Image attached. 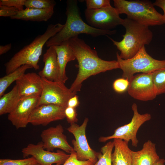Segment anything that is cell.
I'll list each match as a JSON object with an SVG mask.
<instances>
[{
    "label": "cell",
    "instance_id": "cell-1",
    "mask_svg": "<svg viewBox=\"0 0 165 165\" xmlns=\"http://www.w3.org/2000/svg\"><path fill=\"white\" fill-rule=\"evenodd\" d=\"M68 42L74 50L78 63V73L69 88L72 92L76 94L80 91L83 82L90 76L119 68L117 60L107 61L101 59L96 50L92 49L78 36Z\"/></svg>",
    "mask_w": 165,
    "mask_h": 165
},
{
    "label": "cell",
    "instance_id": "cell-2",
    "mask_svg": "<svg viewBox=\"0 0 165 165\" xmlns=\"http://www.w3.org/2000/svg\"><path fill=\"white\" fill-rule=\"evenodd\" d=\"M66 14L67 19L61 30L51 38L45 45L50 47L60 45L78 36L79 34H85L94 37L112 35L115 30H103L93 28L85 23L82 19L76 0L67 1Z\"/></svg>",
    "mask_w": 165,
    "mask_h": 165
},
{
    "label": "cell",
    "instance_id": "cell-3",
    "mask_svg": "<svg viewBox=\"0 0 165 165\" xmlns=\"http://www.w3.org/2000/svg\"><path fill=\"white\" fill-rule=\"evenodd\" d=\"M64 25L58 23L49 25L45 32L37 36L29 44L16 53L4 64L6 75L8 74L21 66L28 64L37 70L39 68L38 63L42 49L46 42L60 31Z\"/></svg>",
    "mask_w": 165,
    "mask_h": 165
},
{
    "label": "cell",
    "instance_id": "cell-4",
    "mask_svg": "<svg viewBox=\"0 0 165 165\" xmlns=\"http://www.w3.org/2000/svg\"><path fill=\"white\" fill-rule=\"evenodd\" d=\"M126 29L123 39L118 42L108 37L120 51V57L124 60L131 58L152 40L153 34L149 27L128 18L123 19L122 25Z\"/></svg>",
    "mask_w": 165,
    "mask_h": 165
},
{
    "label": "cell",
    "instance_id": "cell-5",
    "mask_svg": "<svg viewBox=\"0 0 165 165\" xmlns=\"http://www.w3.org/2000/svg\"><path fill=\"white\" fill-rule=\"evenodd\" d=\"M114 6L120 14H126L128 18L148 26L165 24L163 15L155 9L148 0H114Z\"/></svg>",
    "mask_w": 165,
    "mask_h": 165
},
{
    "label": "cell",
    "instance_id": "cell-6",
    "mask_svg": "<svg viewBox=\"0 0 165 165\" xmlns=\"http://www.w3.org/2000/svg\"><path fill=\"white\" fill-rule=\"evenodd\" d=\"M117 61L119 68L123 71V78L129 81L136 73H150L165 67V60L156 59L143 47L133 57L126 60L121 58L116 53Z\"/></svg>",
    "mask_w": 165,
    "mask_h": 165
},
{
    "label": "cell",
    "instance_id": "cell-7",
    "mask_svg": "<svg viewBox=\"0 0 165 165\" xmlns=\"http://www.w3.org/2000/svg\"><path fill=\"white\" fill-rule=\"evenodd\" d=\"M132 109L133 116L129 123L118 127L111 136L100 137L99 141L105 142L110 139L118 138L127 142L131 141L132 146L137 147L138 143L136 136L138 131L144 123L151 119V116L148 113L142 114L139 113L137 105L135 103L132 104Z\"/></svg>",
    "mask_w": 165,
    "mask_h": 165
},
{
    "label": "cell",
    "instance_id": "cell-8",
    "mask_svg": "<svg viewBox=\"0 0 165 165\" xmlns=\"http://www.w3.org/2000/svg\"><path fill=\"white\" fill-rule=\"evenodd\" d=\"M42 90L38 106L44 104H53L67 107L69 99L76 95L61 82L52 81L42 78Z\"/></svg>",
    "mask_w": 165,
    "mask_h": 165
},
{
    "label": "cell",
    "instance_id": "cell-9",
    "mask_svg": "<svg viewBox=\"0 0 165 165\" xmlns=\"http://www.w3.org/2000/svg\"><path fill=\"white\" fill-rule=\"evenodd\" d=\"M86 19L89 25L99 29L110 30L122 25L123 19L115 7L111 6L99 9H86L84 11Z\"/></svg>",
    "mask_w": 165,
    "mask_h": 165
},
{
    "label": "cell",
    "instance_id": "cell-10",
    "mask_svg": "<svg viewBox=\"0 0 165 165\" xmlns=\"http://www.w3.org/2000/svg\"><path fill=\"white\" fill-rule=\"evenodd\" d=\"M88 119L86 118L80 126L74 123L67 129L74 136L75 139L72 141L74 151L76 152L78 160H89L94 164L98 161L97 153L89 145L86 135V130Z\"/></svg>",
    "mask_w": 165,
    "mask_h": 165
},
{
    "label": "cell",
    "instance_id": "cell-11",
    "mask_svg": "<svg viewBox=\"0 0 165 165\" xmlns=\"http://www.w3.org/2000/svg\"><path fill=\"white\" fill-rule=\"evenodd\" d=\"M127 91L134 98L142 101L153 100L157 96L151 73L134 75L129 81Z\"/></svg>",
    "mask_w": 165,
    "mask_h": 165
},
{
    "label": "cell",
    "instance_id": "cell-12",
    "mask_svg": "<svg viewBox=\"0 0 165 165\" xmlns=\"http://www.w3.org/2000/svg\"><path fill=\"white\" fill-rule=\"evenodd\" d=\"M45 149L41 141L36 145L29 144L22 149L21 152L24 158L31 155L41 165H52L54 163L55 165H61L65 162L70 156L59 150L54 152Z\"/></svg>",
    "mask_w": 165,
    "mask_h": 165
},
{
    "label": "cell",
    "instance_id": "cell-13",
    "mask_svg": "<svg viewBox=\"0 0 165 165\" xmlns=\"http://www.w3.org/2000/svg\"><path fill=\"white\" fill-rule=\"evenodd\" d=\"M65 107L53 104H44L37 106L31 113L29 123L34 126H46L51 122L65 117Z\"/></svg>",
    "mask_w": 165,
    "mask_h": 165
},
{
    "label": "cell",
    "instance_id": "cell-14",
    "mask_svg": "<svg viewBox=\"0 0 165 165\" xmlns=\"http://www.w3.org/2000/svg\"><path fill=\"white\" fill-rule=\"evenodd\" d=\"M40 96L21 98L15 109L8 115V119L16 129L26 127L30 116L37 106Z\"/></svg>",
    "mask_w": 165,
    "mask_h": 165
},
{
    "label": "cell",
    "instance_id": "cell-15",
    "mask_svg": "<svg viewBox=\"0 0 165 165\" xmlns=\"http://www.w3.org/2000/svg\"><path fill=\"white\" fill-rule=\"evenodd\" d=\"M64 131L63 127L60 124L42 131L40 136L44 149L52 152L58 148L68 153L74 151L73 148L68 143L66 136L63 134Z\"/></svg>",
    "mask_w": 165,
    "mask_h": 165
},
{
    "label": "cell",
    "instance_id": "cell-16",
    "mask_svg": "<svg viewBox=\"0 0 165 165\" xmlns=\"http://www.w3.org/2000/svg\"><path fill=\"white\" fill-rule=\"evenodd\" d=\"M21 98L40 96L42 90V78L35 73L24 74L16 81Z\"/></svg>",
    "mask_w": 165,
    "mask_h": 165
},
{
    "label": "cell",
    "instance_id": "cell-17",
    "mask_svg": "<svg viewBox=\"0 0 165 165\" xmlns=\"http://www.w3.org/2000/svg\"><path fill=\"white\" fill-rule=\"evenodd\" d=\"M44 65L38 74L42 78L52 81H61L57 54L53 46L49 47L43 56Z\"/></svg>",
    "mask_w": 165,
    "mask_h": 165
},
{
    "label": "cell",
    "instance_id": "cell-18",
    "mask_svg": "<svg viewBox=\"0 0 165 165\" xmlns=\"http://www.w3.org/2000/svg\"><path fill=\"white\" fill-rule=\"evenodd\" d=\"M156 144L148 140L138 151H132V165H154L160 159L156 152Z\"/></svg>",
    "mask_w": 165,
    "mask_h": 165
},
{
    "label": "cell",
    "instance_id": "cell-19",
    "mask_svg": "<svg viewBox=\"0 0 165 165\" xmlns=\"http://www.w3.org/2000/svg\"><path fill=\"white\" fill-rule=\"evenodd\" d=\"M53 46L57 54L60 68V80L65 83L68 79L66 73V66L68 62L76 59L75 53L68 41L59 45Z\"/></svg>",
    "mask_w": 165,
    "mask_h": 165
},
{
    "label": "cell",
    "instance_id": "cell-20",
    "mask_svg": "<svg viewBox=\"0 0 165 165\" xmlns=\"http://www.w3.org/2000/svg\"><path fill=\"white\" fill-rule=\"evenodd\" d=\"M114 150L112 155V165H132V150L128 143L122 139L115 138Z\"/></svg>",
    "mask_w": 165,
    "mask_h": 165
},
{
    "label": "cell",
    "instance_id": "cell-21",
    "mask_svg": "<svg viewBox=\"0 0 165 165\" xmlns=\"http://www.w3.org/2000/svg\"><path fill=\"white\" fill-rule=\"evenodd\" d=\"M54 13L53 8L38 9L26 8L19 11L11 19L34 21H46L50 19Z\"/></svg>",
    "mask_w": 165,
    "mask_h": 165
},
{
    "label": "cell",
    "instance_id": "cell-22",
    "mask_svg": "<svg viewBox=\"0 0 165 165\" xmlns=\"http://www.w3.org/2000/svg\"><path fill=\"white\" fill-rule=\"evenodd\" d=\"M21 99L18 87L15 85L8 93L0 98V115L9 114L16 108Z\"/></svg>",
    "mask_w": 165,
    "mask_h": 165
},
{
    "label": "cell",
    "instance_id": "cell-23",
    "mask_svg": "<svg viewBox=\"0 0 165 165\" xmlns=\"http://www.w3.org/2000/svg\"><path fill=\"white\" fill-rule=\"evenodd\" d=\"M31 66L25 64L20 67L13 72L6 75L0 79V97L4 94L7 89L15 81L21 77Z\"/></svg>",
    "mask_w": 165,
    "mask_h": 165
},
{
    "label": "cell",
    "instance_id": "cell-24",
    "mask_svg": "<svg viewBox=\"0 0 165 165\" xmlns=\"http://www.w3.org/2000/svg\"><path fill=\"white\" fill-rule=\"evenodd\" d=\"M114 147L113 141H110L103 146L101 149V152L97 153L98 160L93 165H112V152Z\"/></svg>",
    "mask_w": 165,
    "mask_h": 165
},
{
    "label": "cell",
    "instance_id": "cell-25",
    "mask_svg": "<svg viewBox=\"0 0 165 165\" xmlns=\"http://www.w3.org/2000/svg\"><path fill=\"white\" fill-rule=\"evenodd\" d=\"M157 95L165 93V67L151 73Z\"/></svg>",
    "mask_w": 165,
    "mask_h": 165
},
{
    "label": "cell",
    "instance_id": "cell-26",
    "mask_svg": "<svg viewBox=\"0 0 165 165\" xmlns=\"http://www.w3.org/2000/svg\"><path fill=\"white\" fill-rule=\"evenodd\" d=\"M56 4L53 0H26L24 6L28 8L43 9L54 8Z\"/></svg>",
    "mask_w": 165,
    "mask_h": 165
},
{
    "label": "cell",
    "instance_id": "cell-27",
    "mask_svg": "<svg viewBox=\"0 0 165 165\" xmlns=\"http://www.w3.org/2000/svg\"><path fill=\"white\" fill-rule=\"evenodd\" d=\"M37 163V161L33 156L22 159H4L0 160V165H32Z\"/></svg>",
    "mask_w": 165,
    "mask_h": 165
},
{
    "label": "cell",
    "instance_id": "cell-28",
    "mask_svg": "<svg viewBox=\"0 0 165 165\" xmlns=\"http://www.w3.org/2000/svg\"><path fill=\"white\" fill-rule=\"evenodd\" d=\"M129 81L127 79L121 78L116 79L113 83L114 91L118 93H123L127 90Z\"/></svg>",
    "mask_w": 165,
    "mask_h": 165
},
{
    "label": "cell",
    "instance_id": "cell-29",
    "mask_svg": "<svg viewBox=\"0 0 165 165\" xmlns=\"http://www.w3.org/2000/svg\"><path fill=\"white\" fill-rule=\"evenodd\" d=\"M87 9H99L111 6L109 0H86Z\"/></svg>",
    "mask_w": 165,
    "mask_h": 165
},
{
    "label": "cell",
    "instance_id": "cell-30",
    "mask_svg": "<svg viewBox=\"0 0 165 165\" xmlns=\"http://www.w3.org/2000/svg\"><path fill=\"white\" fill-rule=\"evenodd\" d=\"M63 165H93L94 164L89 160L81 161L78 160L76 153L73 151Z\"/></svg>",
    "mask_w": 165,
    "mask_h": 165
},
{
    "label": "cell",
    "instance_id": "cell-31",
    "mask_svg": "<svg viewBox=\"0 0 165 165\" xmlns=\"http://www.w3.org/2000/svg\"><path fill=\"white\" fill-rule=\"evenodd\" d=\"M26 0H0V6L15 7L19 11L23 10Z\"/></svg>",
    "mask_w": 165,
    "mask_h": 165
},
{
    "label": "cell",
    "instance_id": "cell-32",
    "mask_svg": "<svg viewBox=\"0 0 165 165\" xmlns=\"http://www.w3.org/2000/svg\"><path fill=\"white\" fill-rule=\"evenodd\" d=\"M19 11L14 7L0 6V16L9 17L10 18L16 15Z\"/></svg>",
    "mask_w": 165,
    "mask_h": 165
},
{
    "label": "cell",
    "instance_id": "cell-33",
    "mask_svg": "<svg viewBox=\"0 0 165 165\" xmlns=\"http://www.w3.org/2000/svg\"><path fill=\"white\" fill-rule=\"evenodd\" d=\"M65 117L68 123L72 124L78 121L76 108L67 107L65 110Z\"/></svg>",
    "mask_w": 165,
    "mask_h": 165
},
{
    "label": "cell",
    "instance_id": "cell-34",
    "mask_svg": "<svg viewBox=\"0 0 165 165\" xmlns=\"http://www.w3.org/2000/svg\"><path fill=\"white\" fill-rule=\"evenodd\" d=\"M79 104L78 96L75 95L69 99L67 103V107L76 108Z\"/></svg>",
    "mask_w": 165,
    "mask_h": 165
},
{
    "label": "cell",
    "instance_id": "cell-35",
    "mask_svg": "<svg viewBox=\"0 0 165 165\" xmlns=\"http://www.w3.org/2000/svg\"><path fill=\"white\" fill-rule=\"evenodd\" d=\"M154 6H156L161 8L163 11V15L165 19V0H156L153 3Z\"/></svg>",
    "mask_w": 165,
    "mask_h": 165
},
{
    "label": "cell",
    "instance_id": "cell-36",
    "mask_svg": "<svg viewBox=\"0 0 165 165\" xmlns=\"http://www.w3.org/2000/svg\"><path fill=\"white\" fill-rule=\"evenodd\" d=\"M12 44L9 43L5 45L0 46V55L6 53L11 48Z\"/></svg>",
    "mask_w": 165,
    "mask_h": 165
},
{
    "label": "cell",
    "instance_id": "cell-37",
    "mask_svg": "<svg viewBox=\"0 0 165 165\" xmlns=\"http://www.w3.org/2000/svg\"><path fill=\"white\" fill-rule=\"evenodd\" d=\"M165 162V160L164 159H160L154 165H164Z\"/></svg>",
    "mask_w": 165,
    "mask_h": 165
},
{
    "label": "cell",
    "instance_id": "cell-38",
    "mask_svg": "<svg viewBox=\"0 0 165 165\" xmlns=\"http://www.w3.org/2000/svg\"><path fill=\"white\" fill-rule=\"evenodd\" d=\"M40 165V164H39L38 163H37V164H33V165Z\"/></svg>",
    "mask_w": 165,
    "mask_h": 165
}]
</instances>
